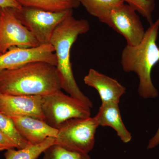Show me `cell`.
I'll list each match as a JSON object with an SVG mask.
<instances>
[{"instance_id":"6da1fadb","label":"cell","mask_w":159,"mask_h":159,"mask_svg":"<svg viewBox=\"0 0 159 159\" xmlns=\"http://www.w3.org/2000/svg\"><path fill=\"white\" fill-rule=\"evenodd\" d=\"M61 89L56 66L31 62L19 68L0 71V93L48 96Z\"/></svg>"},{"instance_id":"7a4b0ae2","label":"cell","mask_w":159,"mask_h":159,"mask_svg":"<svg viewBox=\"0 0 159 159\" xmlns=\"http://www.w3.org/2000/svg\"><path fill=\"white\" fill-rule=\"evenodd\" d=\"M89 29V23L87 20L77 19L71 14L54 30L50 44L54 48L56 55V67L61 89L92 108L93 102L80 90L74 78L70 58L71 48L77 38L88 32Z\"/></svg>"},{"instance_id":"3957f363","label":"cell","mask_w":159,"mask_h":159,"mask_svg":"<svg viewBox=\"0 0 159 159\" xmlns=\"http://www.w3.org/2000/svg\"><path fill=\"white\" fill-rule=\"evenodd\" d=\"M159 29V17L145 31L139 44L126 45L121 54L123 70L137 74L139 80L138 92L145 99H155L159 95L151 78L152 69L159 61V48L157 43Z\"/></svg>"},{"instance_id":"277c9868","label":"cell","mask_w":159,"mask_h":159,"mask_svg":"<svg viewBox=\"0 0 159 159\" xmlns=\"http://www.w3.org/2000/svg\"><path fill=\"white\" fill-rule=\"evenodd\" d=\"M41 107L44 121L57 129L69 119L91 116V108L88 105L61 90L42 97Z\"/></svg>"},{"instance_id":"5b68a950","label":"cell","mask_w":159,"mask_h":159,"mask_svg":"<svg viewBox=\"0 0 159 159\" xmlns=\"http://www.w3.org/2000/svg\"><path fill=\"white\" fill-rule=\"evenodd\" d=\"M99 126L94 117L69 119L58 129L55 144L72 151L89 154L95 145Z\"/></svg>"},{"instance_id":"8992f818","label":"cell","mask_w":159,"mask_h":159,"mask_svg":"<svg viewBox=\"0 0 159 159\" xmlns=\"http://www.w3.org/2000/svg\"><path fill=\"white\" fill-rule=\"evenodd\" d=\"M14 9L18 19L33 34L39 45L50 44L56 28L73 13L72 9L54 11L28 7Z\"/></svg>"},{"instance_id":"52a82bcc","label":"cell","mask_w":159,"mask_h":159,"mask_svg":"<svg viewBox=\"0 0 159 159\" xmlns=\"http://www.w3.org/2000/svg\"><path fill=\"white\" fill-rule=\"evenodd\" d=\"M39 45L33 34L18 19L14 9L2 8L0 17V54L13 47Z\"/></svg>"},{"instance_id":"ba28073f","label":"cell","mask_w":159,"mask_h":159,"mask_svg":"<svg viewBox=\"0 0 159 159\" xmlns=\"http://www.w3.org/2000/svg\"><path fill=\"white\" fill-rule=\"evenodd\" d=\"M99 21L122 35L128 45H137L145 35V29L137 11L127 4L112 9Z\"/></svg>"},{"instance_id":"9c48e42d","label":"cell","mask_w":159,"mask_h":159,"mask_svg":"<svg viewBox=\"0 0 159 159\" xmlns=\"http://www.w3.org/2000/svg\"><path fill=\"white\" fill-rule=\"evenodd\" d=\"M43 61L57 65L54 49L51 44L31 48L13 47L0 55V71L19 68L31 62Z\"/></svg>"},{"instance_id":"30bf717a","label":"cell","mask_w":159,"mask_h":159,"mask_svg":"<svg viewBox=\"0 0 159 159\" xmlns=\"http://www.w3.org/2000/svg\"><path fill=\"white\" fill-rule=\"evenodd\" d=\"M42 97L37 95H5L0 93V112L11 117L28 116L44 120Z\"/></svg>"},{"instance_id":"8fae6325","label":"cell","mask_w":159,"mask_h":159,"mask_svg":"<svg viewBox=\"0 0 159 159\" xmlns=\"http://www.w3.org/2000/svg\"><path fill=\"white\" fill-rule=\"evenodd\" d=\"M85 84L98 92L102 103H119L126 89L116 80L101 74L93 69L89 70L84 78Z\"/></svg>"},{"instance_id":"7c38bea8","label":"cell","mask_w":159,"mask_h":159,"mask_svg":"<svg viewBox=\"0 0 159 159\" xmlns=\"http://www.w3.org/2000/svg\"><path fill=\"white\" fill-rule=\"evenodd\" d=\"M20 134L31 144L41 143L48 138L56 139L58 129L44 120L28 116L10 117Z\"/></svg>"},{"instance_id":"4fadbf2b","label":"cell","mask_w":159,"mask_h":159,"mask_svg":"<svg viewBox=\"0 0 159 159\" xmlns=\"http://www.w3.org/2000/svg\"><path fill=\"white\" fill-rule=\"evenodd\" d=\"M99 126L113 129L123 143H128L132 139L131 134L122 121L119 103H101L99 111L94 116Z\"/></svg>"},{"instance_id":"5bb4252c","label":"cell","mask_w":159,"mask_h":159,"mask_svg":"<svg viewBox=\"0 0 159 159\" xmlns=\"http://www.w3.org/2000/svg\"><path fill=\"white\" fill-rule=\"evenodd\" d=\"M55 144V138H48L41 143L30 144L17 150L11 148L6 150L4 154L5 159H37L47 148Z\"/></svg>"},{"instance_id":"9a60e30c","label":"cell","mask_w":159,"mask_h":159,"mask_svg":"<svg viewBox=\"0 0 159 159\" xmlns=\"http://www.w3.org/2000/svg\"><path fill=\"white\" fill-rule=\"evenodd\" d=\"M22 7H32L50 11H61L78 8L77 0H16Z\"/></svg>"},{"instance_id":"2e32d148","label":"cell","mask_w":159,"mask_h":159,"mask_svg":"<svg viewBox=\"0 0 159 159\" xmlns=\"http://www.w3.org/2000/svg\"><path fill=\"white\" fill-rule=\"evenodd\" d=\"M92 16L100 20L114 8L125 4L123 0H77Z\"/></svg>"},{"instance_id":"e0dca14e","label":"cell","mask_w":159,"mask_h":159,"mask_svg":"<svg viewBox=\"0 0 159 159\" xmlns=\"http://www.w3.org/2000/svg\"><path fill=\"white\" fill-rule=\"evenodd\" d=\"M0 131L12 141L17 149H21L30 144L19 133L10 117L0 112Z\"/></svg>"},{"instance_id":"ac0fdd59","label":"cell","mask_w":159,"mask_h":159,"mask_svg":"<svg viewBox=\"0 0 159 159\" xmlns=\"http://www.w3.org/2000/svg\"><path fill=\"white\" fill-rule=\"evenodd\" d=\"M43 153V159H91L89 154L72 151L55 144L47 148Z\"/></svg>"},{"instance_id":"d6986e66","label":"cell","mask_w":159,"mask_h":159,"mask_svg":"<svg viewBox=\"0 0 159 159\" xmlns=\"http://www.w3.org/2000/svg\"><path fill=\"white\" fill-rule=\"evenodd\" d=\"M137 12L142 15L149 23H153L152 12L155 8V0H123Z\"/></svg>"},{"instance_id":"ffe728a7","label":"cell","mask_w":159,"mask_h":159,"mask_svg":"<svg viewBox=\"0 0 159 159\" xmlns=\"http://www.w3.org/2000/svg\"><path fill=\"white\" fill-rule=\"evenodd\" d=\"M15 148L17 147L14 142L0 131V152Z\"/></svg>"},{"instance_id":"44dd1931","label":"cell","mask_w":159,"mask_h":159,"mask_svg":"<svg viewBox=\"0 0 159 159\" xmlns=\"http://www.w3.org/2000/svg\"><path fill=\"white\" fill-rule=\"evenodd\" d=\"M0 7L2 8H10L20 9L22 6L16 0H0Z\"/></svg>"},{"instance_id":"7402d4cb","label":"cell","mask_w":159,"mask_h":159,"mask_svg":"<svg viewBox=\"0 0 159 159\" xmlns=\"http://www.w3.org/2000/svg\"><path fill=\"white\" fill-rule=\"evenodd\" d=\"M159 145V126L156 133L149 140L147 145V149H152Z\"/></svg>"},{"instance_id":"603a6c76","label":"cell","mask_w":159,"mask_h":159,"mask_svg":"<svg viewBox=\"0 0 159 159\" xmlns=\"http://www.w3.org/2000/svg\"><path fill=\"white\" fill-rule=\"evenodd\" d=\"M2 8L0 7V17H1V13H2Z\"/></svg>"},{"instance_id":"cb8c5ba5","label":"cell","mask_w":159,"mask_h":159,"mask_svg":"<svg viewBox=\"0 0 159 159\" xmlns=\"http://www.w3.org/2000/svg\"><path fill=\"white\" fill-rule=\"evenodd\" d=\"M0 55H1V54H0Z\"/></svg>"}]
</instances>
